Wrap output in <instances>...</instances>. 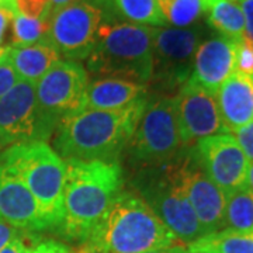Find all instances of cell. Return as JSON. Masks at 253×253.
I'll return each mask as SVG.
<instances>
[{"label":"cell","mask_w":253,"mask_h":253,"mask_svg":"<svg viewBox=\"0 0 253 253\" xmlns=\"http://www.w3.org/2000/svg\"><path fill=\"white\" fill-rule=\"evenodd\" d=\"M189 253H253V232L221 229L187 246Z\"/></svg>","instance_id":"cell-20"},{"label":"cell","mask_w":253,"mask_h":253,"mask_svg":"<svg viewBox=\"0 0 253 253\" xmlns=\"http://www.w3.org/2000/svg\"><path fill=\"white\" fill-rule=\"evenodd\" d=\"M245 186L253 193V162L249 163L248 173H246V183H245Z\"/></svg>","instance_id":"cell-35"},{"label":"cell","mask_w":253,"mask_h":253,"mask_svg":"<svg viewBox=\"0 0 253 253\" xmlns=\"http://www.w3.org/2000/svg\"><path fill=\"white\" fill-rule=\"evenodd\" d=\"M63 218L59 232L83 244L123 191L124 177L118 162L65 161Z\"/></svg>","instance_id":"cell-2"},{"label":"cell","mask_w":253,"mask_h":253,"mask_svg":"<svg viewBox=\"0 0 253 253\" xmlns=\"http://www.w3.org/2000/svg\"><path fill=\"white\" fill-rule=\"evenodd\" d=\"M128 148L135 162L149 168L170 163L180 156L184 146L174 96L158 97L146 104Z\"/></svg>","instance_id":"cell-8"},{"label":"cell","mask_w":253,"mask_h":253,"mask_svg":"<svg viewBox=\"0 0 253 253\" xmlns=\"http://www.w3.org/2000/svg\"><path fill=\"white\" fill-rule=\"evenodd\" d=\"M30 253H75L73 249H71L68 245L58 242L54 239H48V241H42L31 249Z\"/></svg>","instance_id":"cell-32"},{"label":"cell","mask_w":253,"mask_h":253,"mask_svg":"<svg viewBox=\"0 0 253 253\" xmlns=\"http://www.w3.org/2000/svg\"><path fill=\"white\" fill-rule=\"evenodd\" d=\"M111 4L128 23L154 28L168 26L159 0H111Z\"/></svg>","instance_id":"cell-23"},{"label":"cell","mask_w":253,"mask_h":253,"mask_svg":"<svg viewBox=\"0 0 253 253\" xmlns=\"http://www.w3.org/2000/svg\"><path fill=\"white\" fill-rule=\"evenodd\" d=\"M146 253H189L187 246L181 244L172 245V246H166V248H158L154 251H149Z\"/></svg>","instance_id":"cell-34"},{"label":"cell","mask_w":253,"mask_h":253,"mask_svg":"<svg viewBox=\"0 0 253 253\" xmlns=\"http://www.w3.org/2000/svg\"><path fill=\"white\" fill-rule=\"evenodd\" d=\"M148 86L121 78H100L89 82L84 94V109L120 110L145 97Z\"/></svg>","instance_id":"cell-18"},{"label":"cell","mask_w":253,"mask_h":253,"mask_svg":"<svg viewBox=\"0 0 253 253\" xmlns=\"http://www.w3.org/2000/svg\"><path fill=\"white\" fill-rule=\"evenodd\" d=\"M231 135L235 138L238 145L241 146L242 152L249 162H253V120L246 126H241L239 129L234 131Z\"/></svg>","instance_id":"cell-28"},{"label":"cell","mask_w":253,"mask_h":253,"mask_svg":"<svg viewBox=\"0 0 253 253\" xmlns=\"http://www.w3.org/2000/svg\"><path fill=\"white\" fill-rule=\"evenodd\" d=\"M235 72L253 76V42L245 36L235 41Z\"/></svg>","instance_id":"cell-26"},{"label":"cell","mask_w":253,"mask_h":253,"mask_svg":"<svg viewBox=\"0 0 253 253\" xmlns=\"http://www.w3.org/2000/svg\"><path fill=\"white\" fill-rule=\"evenodd\" d=\"M103 0H73L48 17L46 44L69 61L87 59L103 24L114 16Z\"/></svg>","instance_id":"cell-7"},{"label":"cell","mask_w":253,"mask_h":253,"mask_svg":"<svg viewBox=\"0 0 253 253\" xmlns=\"http://www.w3.org/2000/svg\"><path fill=\"white\" fill-rule=\"evenodd\" d=\"M174 99L184 148L194 146L208 136L225 134L214 91L201 87L189 78L181 84Z\"/></svg>","instance_id":"cell-13"},{"label":"cell","mask_w":253,"mask_h":253,"mask_svg":"<svg viewBox=\"0 0 253 253\" xmlns=\"http://www.w3.org/2000/svg\"><path fill=\"white\" fill-rule=\"evenodd\" d=\"M204 36L206 28L201 24L187 28H155L151 82L166 90H179L191 75L194 55Z\"/></svg>","instance_id":"cell-9"},{"label":"cell","mask_w":253,"mask_h":253,"mask_svg":"<svg viewBox=\"0 0 253 253\" xmlns=\"http://www.w3.org/2000/svg\"><path fill=\"white\" fill-rule=\"evenodd\" d=\"M241 7L245 16V37L253 42V0H244Z\"/></svg>","instance_id":"cell-33"},{"label":"cell","mask_w":253,"mask_h":253,"mask_svg":"<svg viewBox=\"0 0 253 253\" xmlns=\"http://www.w3.org/2000/svg\"><path fill=\"white\" fill-rule=\"evenodd\" d=\"M207 23L219 36L238 40L245 36V16L239 3L215 0L207 9Z\"/></svg>","instance_id":"cell-21"},{"label":"cell","mask_w":253,"mask_h":253,"mask_svg":"<svg viewBox=\"0 0 253 253\" xmlns=\"http://www.w3.org/2000/svg\"><path fill=\"white\" fill-rule=\"evenodd\" d=\"M146 97L120 110L83 109L56 128L54 145L63 161L117 162L141 120Z\"/></svg>","instance_id":"cell-1"},{"label":"cell","mask_w":253,"mask_h":253,"mask_svg":"<svg viewBox=\"0 0 253 253\" xmlns=\"http://www.w3.org/2000/svg\"><path fill=\"white\" fill-rule=\"evenodd\" d=\"M0 161L31 191L49 229H59L63 218L66 163L54 148L44 141L11 145L0 152Z\"/></svg>","instance_id":"cell-5"},{"label":"cell","mask_w":253,"mask_h":253,"mask_svg":"<svg viewBox=\"0 0 253 253\" xmlns=\"http://www.w3.org/2000/svg\"><path fill=\"white\" fill-rule=\"evenodd\" d=\"M193 158L225 194L244 187L249 161L229 132L208 136L194 145Z\"/></svg>","instance_id":"cell-14"},{"label":"cell","mask_w":253,"mask_h":253,"mask_svg":"<svg viewBox=\"0 0 253 253\" xmlns=\"http://www.w3.org/2000/svg\"><path fill=\"white\" fill-rule=\"evenodd\" d=\"M87 71L76 61H58L36 83L38 106L56 128L66 117L84 109Z\"/></svg>","instance_id":"cell-11"},{"label":"cell","mask_w":253,"mask_h":253,"mask_svg":"<svg viewBox=\"0 0 253 253\" xmlns=\"http://www.w3.org/2000/svg\"><path fill=\"white\" fill-rule=\"evenodd\" d=\"M0 218L26 232H41L49 225L34 196L16 173L0 161Z\"/></svg>","instance_id":"cell-15"},{"label":"cell","mask_w":253,"mask_h":253,"mask_svg":"<svg viewBox=\"0 0 253 253\" xmlns=\"http://www.w3.org/2000/svg\"><path fill=\"white\" fill-rule=\"evenodd\" d=\"M7 51H9V46H3V48H0V63L3 62V61L7 58Z\"/></svg>","instance_id":"cell-37"},{"label":"cell","mask_w":253,"mask_h":253,"mask_svg":"<svg viewBox=\"0 0 253 253\" xmlns=\"http://www.w3.org/2000/svg\"><path fill=\"white\" fill-rule=\"evenodd\" d=\"M1 1H3V0H0V3H1Z\"/></svg>","instance_id":"cell-40"},{"label":"cell","mask_w":253,"mask_h":253,"mask_svg":"<svg viewBox=\"0 0 253 253\" xmlns=\"http://www.w3.org/2000/svg\"><path fill=\"white\" fill-rule=\"evenodd\" d=\"M139 197L151 207L176 241L189 246L206 234L189 200L176 180L172 162L149 168L136 179Z\"/></svg>","instance_id":"cell-6"},{"label":"cell","mask_w":253,"mask_h":253,"mask_svg":"<svg viewBox=\"0 0 253 253\" xmlns=\"http://www.w3.org/2000/svg\"><path fill=\"white\" fill-rule=\"evenodd\" d=\"M154 30L117 18L106 21L87 56L89 72L148 86L154 65Z\"/></svg>","instance_id":"cell-4"},{"label":"cell","mask_w":253,"mask_h":253,"mask_svg":"<svg viewBox=\"0 0 253 253\" xmlns=\"http://www.w3.org/2000/svg\"><path fill=\"white\" fill-rule=\"evenodd\" d=\"M71 1H73V0H49V3H51V13L55 9H59V7H62V6L71 3Z\"/></svg>","instance_id":"cell-36"},{"label":"cell","mask_w":253,"mask_h":253,"mask_svg":"<svg viewBox=\"0 0 253 253\" xmlns=\"http://www.w3.org/2000/svg\"><path fill=\"white\" fill-rule=\"evenodd\" d=\"M37 244L38 242H36L34 234H27L10 242L0 253H30Z\"/></svg>","instance_id":"cell-31"},{"label":"cell","mask_w":253,"mask_h":253,"mask_svg":"<svg viewBox=\"0 0 253 253\" xmlns=\"http://www.w3.org/2000/svg\"><path fill=\"white\" fill-rule=\"evenodd\" d=\"M18 13L33 18H48L51 14L49 0H14Z\"/></svg>","instance_id":"cell-27"},{"label":"cell","mask_w":253,"mask_h":253,"mask_svg":"<svg viewBox=\"0 0 253 253\" xmlns=\"http://www.w3.org/2000/svg\"><path fill=\"white\" fill-rule=\"evenodd\" d=\"M232 1H236V3H242L244 0H232Z\"/></svg>","instance_id":"cell-39"},{"label":"cell","mask_w":253,"mask_h":253,"mask_svg":"<svg viewBox=\"0 0 253 253\" xmlns=\"http://www.w3.org/2000/svg\"><path fill=\"white\" fill-rule=\"evenodd\" d=\"M20 81L17 73L14 72L13 66L10 65L7 58L0 63V99L7 94Z\"/></svg>","instance_id":"cell-29"},{"label":"cell","mask_w":253,"mask_h":253,"mask_svg":"<svg viewBox=\"0 0 253 253\" xmlns=\"http://www.w3.org/2000/svg\"><path fill=\"white\" fill-rule=\"evenodd\" d=\"M204 1H206V3H207V6H210V4H211V3H212V1H215V0H204Z\"/></svg>","instance_id":"cell-38"},{"label":"cell","mask_w":253,"mask_h":253,"mask_svg":"<svg viewBox=\"0 0 253 253\" xmlns=\"http://www.w3.org/2000/svg\"><path fill=\"white\" fill-rule=\"evenodd\" d=\"M235 41L219 34L204 38L194 55L190 79L215 93L235 72Z\"/></svg>","instance_id":"cell-16"},{"label":"cell","mask_w":253,"mask_h":253,"mask_svg":"<svg viewBox=\"0 0 253 253\" xmlns=\"http://www.w3.org/2000/svg\"><path fill=\"white\" fill-rule=\"evenodd\" d=\"M48 18L27 17L16 13L11 21V44L10 45H33L46 42Z\"/></svg>","instance_id":"cell-25"},{"label":"cell","mask_w":253,"mask_h":253,"mask_svg":"<svg viewBox=\"0 0 253 253\" xmlns=\"http://www.w3.org/2000/svg\"><path fill=\"white\" fill-rule=\"evenodd\" d=\"M215 96L226 132L232 134L253 120V76L234 72Z\"/></svg>","instance_id":"cell-17"},{"label":"cell","mask_w":253,"mask_h":253,"mask_svg":"<svg viewBox=\"0 0 253 253\" xmlns=\"http://www.w3.org/2000/svg\"><path fill=\"white\" fill-rule=\"evenodd\" d=\"M224 229L253 232V193L246 186L226 194Z\"/></svg>","instance_id":"cell-22"},{"label":"cell","mask_w":253,"mask_h":253,"mask_svg":"<svg viewBox=\"0 0 253 253\" xmlns=\"http://www.w3.org/2000/svg\"><path fill=\"white\" fill-rule=\"evenodd\" d=\"M176 180L186 194L206 234L224 229L226 194L208 177L193 155L183 154L172 162Z\"/></svg>","instance_id":"cell-12"},{"label":"cell","mask_w":253,"mask_h":253,"mask_svg":"<svg viewBox=\"0 0 253 253\" xmlns=\"http://www.w3.org/2000/svg\"><path fill=\"white\" fill-rule=\"evenodd\" d=\"M176 244L144 200L123 190L75 253H146Z\"/></svg>","instance_id":"cell-3"},{"label":"cell","mask_w":253,"mask_h":253,"mask_svg":"<svg viewBox=\"0 0 253 253\" xmlns=\"http://www.w3.org/2000/svg\"><path fill=\"white\" fill-rule=\"evenodd\" d=\"M56 126L42 114L36 96V83L18 81L0 99V148L23 142L44 141Z\"/></svg>","instance_id":"cell-10"},{"label":"cell","mask_w":253,"mask_h":253,"mask_svg":"<svg viewBox=\"0 0 253 253\" xmlns=\"http://www.w3.org/2000/svg\"><path fill=\"white\" fill-rule=\"evenodd\" d=\"M27 234H31V232H26L23 229H18L14 225L9 224L7 221L1 219L0 218V252L10 244L13 242L14 239H17L20 236L27 235Z\"/></svg>","instance_id":"cell-30"},{"label":"cell","mask_w":253,"mask_h":253,"mask_svg":"<svg viewBox=\"0 0 253 253\" xmlns=\"http://www.w3.org/2000/svg\"><path fill=\"white\" fill-rule=\"evenodd\" d=\"M7 61L20 81L37 83L55 63L61 61V55L46 42L33 45H9Z\"/></svg>","instance_id":"cell-19"},{"label":"cell","mask_w":253,"mask_h":253,"mask_svg":"<svg viewBox=\"0 0 253 253\" xmlns=\"http://www.w3.org/2000/svg\"><path fill=\"white\" fill-rule=\"evenodd\" d=\"M159 6L166 23L177 28L196 26L208 9L204 0H159Z\"/></svg>","instance_id":"cell-24"}]
</instances>
